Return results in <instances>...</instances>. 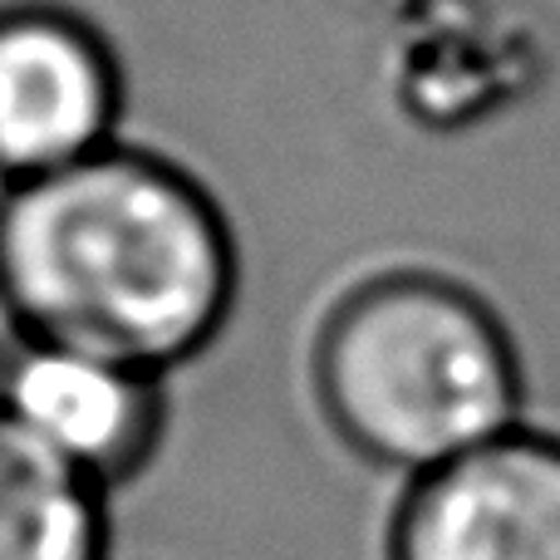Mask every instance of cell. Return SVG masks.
<instances>
[{
    "label": "cell",
    "instance_id": "obj_6",
    "mask_svg": "<svg viewBox=\"0 0 560 560\" xmlns=\"http://www.w3.org/2000/svg\"><path fill=\"white\" fill-rule=\"evenodd\" d=\"M108 492L0 413V560H108Z\"/></svg>",
    "mask_w": 560,
    "mask_h": 560
},
{
    "label": "cell",
    "instance_id": "obj_2",
    "mask_svg": "<svg viewBox=\"0 0 560 560\" xmlns=\"http://www.w3.org/2000/svg\"><path fill=\"white\" fill-rule=\"evenodd\" d=\"M315 388L335 433L394 477H428L526 423L506 319L433 271L359 280L315 329Z\"/></svg>",
    "mask_w": 560,
    "mask_h": 560
},
{
    "label": "cell",
    "instance_id": "obj_3",
    "mask_svg": "<svg viewBox=\"0 0 560 560\" xmlns=\"http://www.w3.org/2000/svg\"><path fill=\"white\" fill-rule=\"evenodd\" d=\"M388 560H560V433L522 423L413 477L394 506Z\"/></svg>",
    "mask_w": 560,
    "mask_h": 560
},
{
    "label": "cell",
    "instance_id": "obj_5",
    "mask_svg": "<svg viewBox=\"0 0 560 560\" xmlns=\"http://www.w3.org/2000/svg\"><path fill=\"white\" fill-rule=\"evenodd\" d=\"M0 413L108 492L153 457L163 433V374L5 329Z\"/></svg>",
    "mask_w": 560,
    "mask_h": 560
},
{
    "label": "cell",
    "instance_id": "obj_1",
    "mask_svg": "<svg viewBox=\"0 0 560 560\" xmlns=\"http://www.w3.org/2000/svg\"><path fill=\"white\" fill-rule=\"evenodd\" d=\"M232 305L226 212L173 158L108 143L0 187V315L15 335L167 374L222 335Z\"/></svg>",
    "mask_w": 560,
    "mask_h": 560
},
{
    "label": "cell",
    "instance_id": "obj_4",
    "mask_svg": "<svg viewBox=\"0 0 560 560\" xmlns=\"http://www.w3.org/2000/svg\"><path fill=\"white\" fill-rule=\"evenodd\" d=\"M124 118V74L104 35L55 5L0 15V187L104 153Z\"/></svg>",
    "mask_w": 560,
    "mask_h": 560
}]
</instances>
